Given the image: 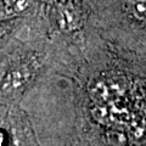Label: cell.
I'll return each instance as SVG.
<instances>
[{
    "label": "cell",
    "instance_id": "cell-1",
    "mask_svg": "<svg viewBox=\"0 0 146 146\" xmlns=\"http://www.w3.org/2000/svg\"><path fill=\"white\" fill-rule=\"evenodd\" d=\"M93 12L100 38L146 60V0H93Z\"/></svg>",
    "mask_w": 146,
    "mask_h": 146
},
{
    "label": "cell",
    "instance_id": "cell-2",
    "mask_svg": "<svg viewBox=\"0 0 146 146\" xmlns=\"http://www.w3.org/2000/svg\"><path fill=\"white\" fill-rule=\"evenodd\" d=\"M45 13L51 39L76 49L83 57L99 38L94 27L93 0H45Z\"/></svg>",
    "mask_w": 146,
    "mask_h": 146
},
{
    "label": "cell",
    "instance_id": "cell-3",
    "mask_svg": "<svg viewBox=\"0 0 146 146\" xmlns=\"http://www.w3.org/2000/svg\"><path fill=\"white\" fill-rule=\"evenodd\" d=\"M45 54L38 48H25L11 55L0 72V91L16 98L35 80L44 66Z\"/></svg>",
    "mask_w": 146,
    "mask_h": 146
},
{
    "label": "cell",
    "instance_id": "cell-4",
    "mask_svg": "<svg viewBox=\"0 0 146 146\" xmlns=\"http://www.w3.org/2000/svg\"><path fill=\"white\" fill-rule=\"evenodd\" d=\"M43 0H0V22L20 21L34 15Z\"/></svg>",
    "mask_w": 146,
    "mask_h": 146
},
{
    "label": "cell",
    "instance_id": "cell-5",
    "mask_svg": "<svg viewBox=\"0 0 146 146\" xmlns=\"http://www.w3.org/2000/svg\"><path fill=\"white\" fill-rule=\"evenodd\" d=\"M20 23V21H7L0 22V43L4 42L9 35H10L13 29L16 28V25Z\"/></svg>",
    "mask_w": 146,
    "mask_h": 146
},
{
    "label": "cell",
    "instance_id": "cell-6",
    "mask_svg": "<svg viewBox=\"0 0 146 146\" xmlns=\"http://www.w3.org/2000/svg\"><path fill=\"white\" fill-rule=\"evenodd\" d=\"M0 141H1V136H0ZM0 146H1V143H0Z\"/></svg>",
    "mask_w": 146,
    "mask_h": 146
}]
</instances>
